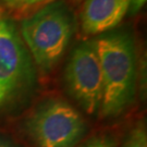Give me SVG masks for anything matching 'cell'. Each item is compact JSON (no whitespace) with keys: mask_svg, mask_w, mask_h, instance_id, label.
<instances>
[{"mask_svg":"<svg viewBox=\"0 0 147 147\" xmlns=\"http://www.w3.org/2000/svg\"><path fill=\"white\" fill-rule=\"evenodd\" d=\"M0 147H12L11 145H9L7 142H5V141H1L0 140Z\"/></svg>","mask_w":147,"mask_h":147,"instance_id":"11","label":"cell"},{"mask_svg":"<svg viewBox=\"0 0 147 147\" xmlns=\"http://www.w3.org/2000/svg\"><path fill=\"white\" fill-rule=\"evenodd\" d=\"M131 0H85L80 13L81 28L86 35L113 30L129 12Z\"/></svg>","mask_w":147,"mask_h":147,"instance_id":"6","label":"cell"},{"mask_svg":"<svg viewBox=\"0 0 147 147\" xmlns=\"http://www.w3.org/2000/svg\"><path fill=\"white\" fill-rule=\"evenodd\" d=\"M70 95L88 115L99 112L102 100V76L94 42H85L74 48L64 72Z\"/></svg>","mask_w":147,"mask_h":147,"instance_id":"4","label":"cell"},{"mask_svg":"<svg viewBox=\"0 0 147 147\" xmlns=\"http://www.w3.org/2000/svg\"><path fill=\"white\" fill-rule=\"evenodd\" d=\"M102 76L99 113L116 118L132 105L137 82L135 44L126 33H113L94 40Z\"/></svg>","mask_w":147,"mask_h":147,"instance_id":"1","label":"cell"},{"mask_svg":"<svg viewBox=\"0 0 147 147\" xmlns=\"http://www.w3.org/2000/svg\"><path fill=\"white\" fill-rule=\"evenodd\" d=\"M1 12H2V10H1V7H0V16H1Z\"/></svg>","mask_w":147,"mask_h":147,"instance_id":"12","label":"cell"},{"mask_svg":"<svg viewBox=\"0 0 147 147\" xmlns=\"http://www.w3.org/2000/svg\"><path fill=\"white\" fill-rule=\"evenodd\" d=\"M31 57L16 25L0 16V108L31 72Z\"/></svg>","mask_w":147,"mask_h":147,"instance_id":"5","label":"cell"},{"mask_svg":"<svg viewBox=\"0 0 147 147\" xmlns=\"http://www.w3.org/2000/svg\"><path fill=\"white\" fill-rule=\"evenodd\" d=\"M83 147H112L109 141L104 140V138H94L90 142L86 143Z\"/></svg>","mask_w":147,"mask_h":147,"instance_id":"10","label":"cell"},{"mask_svg":"<svg viewBox=\"0 0 147 147\" xmlns=\"http://www.w3.org/2000/svg\"><path fill=\"white\" fill-rule=\"evenodd\" d=\"M26 131L37 147H74L84 136L86 124L74 107L50 99L28 118Z\"/></svg>","mask_w":147,"mask_h":147,"instance_id":"3","label":"cell"},{"mask_svg":"<svg viewBox=\"0 0 147 147\" xmlns=\"http://www.w3.org/2000/svg\"><path fill=\"white\" fill-rule=\"evenodd\" d=\"M47 0H2L5 5L13 8V9H22V8H28L33 5H40L42 2H46Z\"/></svg>","mask_w":147,"mask_h":147,"instance_id":"8","label":"cell"},{"mask_svg":"<svg viewBox=\"0 0 147 147\" xmlns=\"http://www.w3.org/2000/svg\"><path fill=\"white\" fill-rule=\"evenodd\" d=\"M122 147H147V133L143 122H138L132 127Z\"/></svg>","mask_w":147,"mask_h":147,"instance_id":"7","label":"cell"},{"mask_svg":"<svg viewBox=\"0 0 147 147\" xmlns=\"http://www.w3.org/2000/svg\"><path fill=\"white\" fill-rule=\"evenodd\" d=\"M146 1L147 0H131V5H130V9H129L130 14L134 16V14L138 13L144 8Z\"/></svg>","mask_w":147,"mask_h":147,"instance_id":"9","label":"cell"},{"mask_svg":"<svg viewBox=\"0 0 147 147\" xmlns=\"http://www.w3.org/2000/svg\"><path fill=\"white\" fill-rule=\"evenodd\" d=\"M74 22L61 2L42 7L21 22V38L39 69L48 72L60 61L73 36Z\"/></svg>","mask_w":147,"mask_h":147,"instance_id":"2","label":"cell"}]
</instances>
